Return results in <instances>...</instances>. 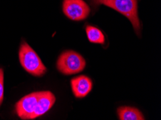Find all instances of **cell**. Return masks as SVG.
I'll use <instances>...</instances> for the list:
<instances>
[{"label": "cell", "mask_w": 161, "mask_h": 120, "mask_svg": "<svg viewBox=\"0 0 161 120\" xmlns=\"http://www.w3.org/2000/svg\"><path fill=\"white\" fill-rule=\"evenodd\" d=\"M95 5L103 4L122 14L132 24L138 35L140 32V22L138 17L137 0H92Z\"/></svg>", "instance_id": "6da1fadb"}, {"label": "cell", "mask_w": 161, "mask_h": 120, "mask_svg": "<svg viewBox=\"0 0 161 120\" xmlns=\"http://www.w3.org/2000/svg\"><path fill=\"white\" fill-rule=\"evenodd\" d=\"M19 59L24 69L34 76H42L47 71L37 53L25 42L19 48Z\"/></svg>", "instance_id": "7a4b0ae2"}, {"label": "cell", "mask_w": 161, "mask_h": 120, "mask_svg": "<svg viewBox=\"0 0 161 120\" xmlns=\"http://www.w3.org/2000/svg\"><path fill=\"white\" fill-rule=\"evenodd\" d=\"M86 62L82 56L75 51H65L61 54L57 63V69L64 75L76 74L82 71Z\"/></svg>", "instance_id": "3957f363"}, {"label": "cell", "mask_w": 161, "mask_h": 120, "mask_svg": "<svg viewBox=\"0 0 161 120\" xmlns=\"http://www.w3.org/2000/svg\"><path fill=\"white\" fill-rule=\"evenodd\" d=\"M90 9L83 0H64L63 12L72 20L80 21L88 17Z\"/></svg>", "instance_id": "277c9868"}, {"label": "cell", "mask_w": 161, "mask_h": 120, "mask_svg": "<svg viewBox=\"0 0 161 120\" xmlns=\"http://www.w3.org/2000/svg\"><path fill=\"white\" fill-rule=\"evenodd\" d=\"M38 93L39 91L33 92L26 95L16 103V113L21 119H32L37 104Z\"/></svg>", "instance_id": "5b68a950"}, {"label": "cell", "mask_w": 161, "mask_h": 120, "mask_svg": "<svg viewBox=\"0 0 161 120\" xmlns=\"http://www.w3.org/2000/svg\"><path fill=\"white\" fill-rule=\"evenodd\" d=\"M56 101L55 96L49 91H39L37 104L32 116V119L46 113L53 106Z\"/></svg>", "instance_id": "8992f818"}, {"label": "cell", "mask_w": 161, "mask_h": 120, "mask_svg": "<svg viewBox=\"0 0 161 120\" xmlns=\"http://www.w3.org/2000/svg\"><path fill=\"white\" fill-rule=\"evenodd\" d=\"M72 89L75 97L84 98L90 92L92 88V82L89 77L80 76L71 80Z\"/></svg>", "instance_id": "52a82bcc"}, {"label": "cell", "mask_w": 161, "mask_h": 120, "mask_svg": "<svg viewBox=\"0 0 161 120\" xmlns=\"http://www.w3.org/2000/svg\"><path fill=\"white\" fill-rule=\"evenodd\" d=\"M120 120H144L145 117L140 110L131 107H121L117 109Z\"/></svg>", "instance_id": "ba28073f"}, {"label": "cell", "mask_w": 161, "mask_h": 120, "mask_svg": "<svg viewBox=\"0 0 161 120\" xmlns=\"http://www.w3.org/2000/svg\"><path fill=\"white\" fill-rule=\"evenodd\" d=\"M86 35L90 43L104 44L105 36L103 33L96 27L88 25L86 28Z\"/></svg>", "instance_id": "9c48e42d"}, {"label": "cell", "mask_w": 161, "mask_h": 120, "mask_svg": "<svg viewBox=\"0 0 161 120\" xmlns=\"http://www.w3.org/2000/svg\"><path fill=\"white\" fill-rule=\"evenodd\" d=\"M4 99V70L0 68V106Z\"/></svg>", "instance_id": "30bf717a"}]
</instances>
